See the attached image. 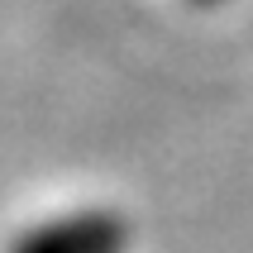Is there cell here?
<instances>
[{"label":"cell","instance_id":"obj_1","mask_svg":"<svg viewBox=\"0 0 253 253\" xmlns=\"http://www.w3.org/2000/svg\"><path fill=\"white\" fill-rule=\"evenodd\" d=\"M134 229L110 206H86V211L48 215L39 225L19 229L5 253H129Z\"/></svg>","mask_w":253,"mask_h":253},{"label":"cell","instance_id":"obj_2","mask_svg":"<svg viewBox=\"0 0 253 253\" xmlns=\"http://www.w3.org/2000/svg\"><path fill=\"white\" fill-rule=\"evenodd\" d=\"M196 5H220V0H196Z\"/></svg>","mask_w":253,"mask_h":253}]
</instances>
